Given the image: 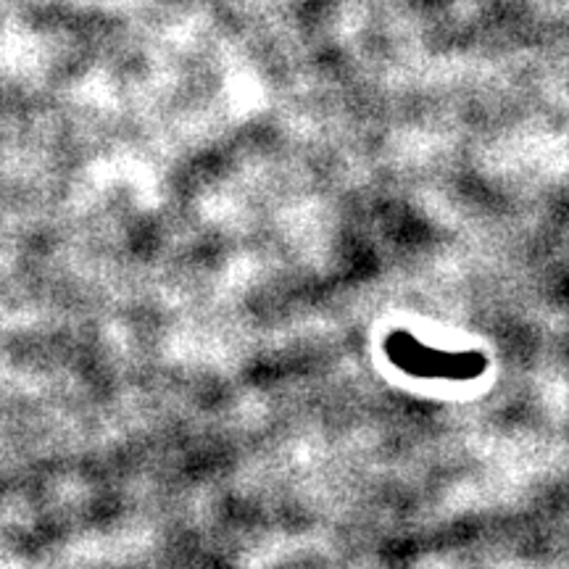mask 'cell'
<instances>
[{
	"label": "cell",
	"instance_id": "6da1fadb",
	"mask_svg": "<svg viewBox=\"0 0 569 569\" xmlns=\"http://www.w3.org/2000/svg\"><path fill=\"white\" fill-rule=\"evenodd\" d=\"M386 353L398 369L415 377H446V380H472L488 369V359L478 351L443 353L427 348L407 330L390 332Z\"/></svg>",
	"mask_w": 569,
	"mask_h": 569
}]
</instances>
